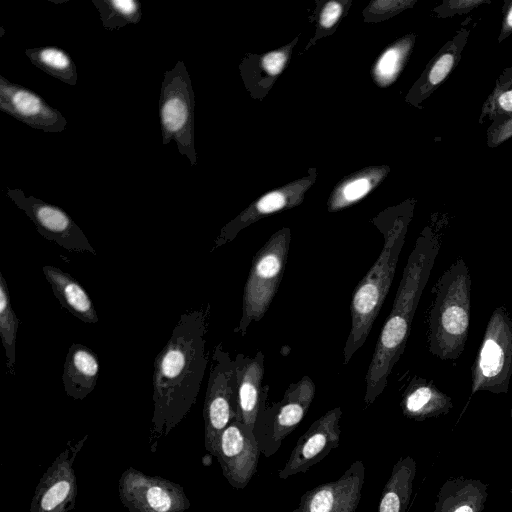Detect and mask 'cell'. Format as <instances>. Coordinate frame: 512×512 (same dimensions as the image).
Returning a JSON list of instances; mask_svg holds the SVG:
<instances>
[{
  "label": "cell",
  "instance_id": "obj_1",
  "mask_svg": "<svg viewBox=\"0 0 512 512\" xmlns=\"http://www.w3.org/2000/svg\"><path fill=\"white\" fill-rule=\"evenodd\" d=\"M210 304L182 313L171 336L154 360L152 452L187 416L196 403L208 364L206 350Z\"/></svg>",
  "mask_w": 512,
  "mask_h": 512
},
{
  "label": "cell",
  "instance_id": "obj_2",
  "mask_svg": "<svg viewBox=\"0 0 512 512\" xmlns=\"http://www.w3.org/2000/svg\"><path fill=\"white\" fill-rule=\"evenodd\" d=\"M440 251L439 237L429 228L419 235L405 265L394 301L378 337L365 375L364 404L374 403L404 353L412 321Z\"/></svg>",
  "mask_w": 512,
  "mask_h": 512
},
{
  "label": "cell",
  "instance_id": "obj_3",
  "mask_svg": "<svg viewBox=\"0 0 512 512\" xmlns=\"http://www.w3.org/2000/svg\"><path fill=\"white\" fill-rule=\"evenodd\" d=\"M471 276L462 257L440 276L429 314L428 344L432 355L456 360L463 353L471 315Z\"/></svg>",
  "mask_w": 512,
  "mask_h": 512
},
{
  "label": "cell",
  "instance_id": "obj_4",
  "mask_svg": "<svg viewBox=\"0 0 512 512\" xmlns=\"http://www.w3.org/2000/svg\"><path fill=\"white\" fill-rule=\"evenodd\" d=\"M407 225V218L401 217L382 231L384 244L381 252L353 291L351 328L343 350V364H348L365 343L382 308L395 275Z\"/></svg>",
  "mask_w": 512,
  "mask_h": 512
},
{
  "label": "cell",
  "instance_id": "obj_5",
  "mask_svg": "<svg viewBox=\"0 0 512 512\" xmlns=\"http://www.w3.org/2000/svg\"><path fill=\"white\" fill-rule=\"evenodd\" d=\"M290 231L283 228L257 251L244 285L242 313L236 334L244 336L249 326L268 311L282 280L290 247Z\"/></svg>",
  "mask_w": 512,
  "mask_h": 512
},
{
  "label": "cell",
  "instance_id": "obj_6",
  "mask_svg": "<svg viewBox=\"0 0 512 512\" xmlns=\"http://www.w3.org/2000/svg\"><path fill=\"white\" fill-rule=\"evenodd\" d=\"M159 117L162 143L174 141L178 152L196 164L194 147V92L185 63L177 61L164 73L160 88Z\"/></svg>",
  "mask_w": 512,
  "mask_h": 512
},
{
  "label": "cell",
  "instance_id": "obj_7",
  "mask_svg": "<svg viewBox=\"0 0 512 512\" xmlns=\"http://www.w3.org/2000/svg\"><path fill=\"white\" fill-rule=\"evenodd\" d=\"M269 386L263 387L260 409L253 428L260 452L265 457L274 455L283 440L295 430L308 411L316 393L309 376L291 383L281 400L267 405Z\"/></svg>",
  "mask_w": 512,
  "mask_h": 512
},
{
  "label": "cell",
  "instance_id": "obj_8",
  "mask_svg": "<svg viewBox=\"0 0 512 512\" xmlns=\"http://www.w3.org/2000/svg\"><path fill=\"white\" fill-rule=\"evenodd\" d=\"M512 377V320L505 307L493 310L472 367V394L505 393Z\"/></svg>",
  "mask_w": 512,
  "mask_h": 512
},
{
  "label": "cell",
  "instance_id": "obj_9",
  "mask_svg": "<svg viewBox=\"0 0 512 512\" xmlns=\"http://www.w3.org/2000/svg\"><path fill=\"white\" fill-rule=\"evenodd\" d=\"M236 362L220 342L215 345L204 399V444L214 456L223 430L236 417Z\"/></svg>",
  "mask_w": 512,
  "mask_h": 512
},
{
  "label": "cell",
  "instance_id": "obj_10",
  "mask_svg": "<svg viewBox=\"0 0 512 512\" xmlns=\"http://www.w3.org/2000/svg\"><path fill=\"white\" fill-rule=\"evenodd\" d=\"M118 493L129 512H184L191 505L178 483L144 474L133 467L122 473Z\"/></svg>",
  "mask_w": 512,
  "mask_h": 512
},
{
  "label": "cell",
  "instance_id": "obj_11",
  "mask_svg": "<svg viewBox=\"0 0 512 512\" xmlns=\"http://www.w3.org/2000/svg\"><path fill=\"white\" fill-rule=\"evenodd\" d=\"M7 195L24 211L45 239L71 252L96 255L81 228L63 209L33 195L27 196L18 188H8Z\"/></svg>",
  "mask_w": 512,
  "mask_h": 512
},
{
  "label": "cell",
  "instance_id": "obj_12",
  "mask_svg": "<svg viewBox=\"0 0 512 512\" xmlns=\"http://www.w3.org/2000/svg\"><path fill=\"white\" fill-rule=\"evenodd\" d=\"M88 435L66 448L40 478L30 505V512H69L76 503L77 479L74 462Z\"/></svg>",
  "mask_w": 512,
  "mask_h": 512
},
{
  "label": "cell",
  "instance_id": "obj_13",
  "mask_svg": "<svg viewBox=\"0 0 512 512\" xmlns=\"http://www.w3.org/2000/svg\"><path fill=\"white\" fill-rule=\"evenodd\" d=\"M260 454L253 430L233 419L221 433L214 456L228 483L242 490L255 475Z\"/></svg>",
  "mask_w": 512,
  "mask_h": 512
},
{
  "label": "cell",
  "instance_id": "obj_14",
  "mask_svg": "<svg viewBox=\"0 0 512 512\" xmlns=\"http://www.w3.org/2000/svg\"><path fill=\"white\" fill-rule=\"evenodd\" d=\"M342 414L340 407L332 408L310 425L299 437L283 468L278 471L280 479L307 472L339 446Z\"/></svg>",
  "mask_w": 512,
  "mask_h": 512
},
{
  "label": "cell",
  "instance_id": "obj_15",
  "mask_svg": "<svg viewBox=\"0 0 512 512\" xmlns=\"http://www.w3.org/2000/svg\"><path fill=\"white\" fill-rule=\"evenodd\" d=\"M365 474L364 463L361 460L353 462L337 480L306 491L293 512H355Z\"/></svg>",
  "mask_w": 512,
  "mask_h": 512
},
{
  "label": "cell",
  "instance_id": "obj_16",
  "mask_svg": "<svg viewBox=\"0 0 512 512\" xmlns=\"http://www.w3.org/2000/svg\"><path fill=\"white\" fill-rule=\"evenodd\" d=\"M0 109L31 128L44 132H62L66 118L40 95L0 76Z\"/></svg>",
  "mask_w": 512,
  "mask_h": 512
},
{
  "label": "cell",
  "instance_id": "obj_17",
  "mask_svg": "<svg viewBox=\"0 0 512 512\" xmlns=\"http://www.w3.org/2000/svg\"><path fill=\"white\" fill-rule=\"evenodd\" d=\"M235 419L253 430L260 409L264 375V355L258 351L254 356L237 354Z\"/></svg>",
  "mask_w": 512,
  "mask_h": 512
},
{
  "label": "cell",
  "instance_id": "obj_18",
  "mask_svg": "<svg viewBox=\"0 0 512 512\" xmlns=\"http://www.w3.org/2000/svg\"><path fill=\"white\" fill-rule=\"evenodd\" d=\"M99 378V360L89 347L73 343L68 349L62 382L64 391L74 400L85 399L96 387Z\"/></svg>",
  "mask_w": 512,
  "mask_h": 512
},
{
  "label": "cell",
  "instance_id": "obj_19",
  "mask_svg": "<svg viewBox=\"0 0 512 512\" xmlns=\"http://www.w3.org/2000/svg\"><path fill=\"white\" fill-rule=\"evenodd\" d=\"M42 270L54 296L64 309L83 323L99 322L89 294L72 275L52 265H45Z\"/></svg>",
  "mask_w": 512,
  "mask_h": 512
},
{
  "label": "cell",
  "instance_id": "obj_20",
  "mask_svg": "<svg viewBox=\"0 0 512 512\" xmlns=\"http://www.w3.org/2000/svg\"><path fill=\"white\" fill-rule=\"evenodd\" d=\"M471 29L462 25L454 37L447 41L428 64L417 88V98L422 100L443 84L457 67Z\"/></svg>",
  "mask_w": 512,
  "mask_h": 512
},
{
  "label": "cell",
  "instance_id": "obj_21",
  "mask_svg": "<svg viewBox=\"0 0 512 512\" xmlns=\"http://www.w3.org/2000/svg\"><path fill=\"white\" fill-rule=\"evenodd\" d=\"M448 401L449 397L433 381L414 376L404 391L401 406L407 417L421 418L441 409Z\"/></svg>",
  "mask_w": 512,
  "mask_h": 512
},
{
  "label": "cell",
  "instance_id": "obj_22",
  "mask_svg": "<svg viewBox=\"0 0 512 512\" xmlns=\"http://www.w3.org/2000/svg\"><path fill=\"white\" fill-rule=\"evenodd\" d=\"M25 55L34 66L45 73L68 85H76V65L64 50L55 46H43L26 49Z\"/></svg>",
  "mask_w": 512,
  "mask_h": 512
},
{
  "label": "cell",
  "instance_id": "obj_23",
  "mask_svg": "<svg viewBox=\"0 0 512 512\" xmlns=\"http://www.w3.org/2000/svg\"><path fill=\"white\" fill-rule=\"evenodd\" d=\"M19 320L14 312L8 285L2 272H0V337L5 350L8 374L15 375L16 366V338Z\"/></svg>",
  "mask_w": 512,
  "mask_h": 512
},
{
  "label": "cell",
  "instance_id": "obj_24",
  "mask_svg": "<svg viewBox=\"0 0 512 512\" xmlns=\"http://www.w3.org/2000/svg\"><path fill=\"white\" fill-rule=\"evenodd\" d=\"M411 469L406 461H399L393 467L385 484L377 512H403L409 498Z\"/></svg>",
  "mask_w": 512,
  "mask_h": 512
},
{
  "label": "cell",
  "instance_id": "obj_25",
  "mask_svg": "<svg viewBox=\"0 0 512 512\" xmlns=\"http://www.w3.org/2000/svg\"><path fill=\"white\" fill-rule=\"evenodd\" d=\"M103 27L118 30L128 24H137L142 18L141 4L135 0H93Z\"/></svg>",
  "mask_w": 512,
  "mask_h": 512
},
{
  "label": "cell",
  "instance_id": "obj_26",
  "mask_svg": "<svg viewBox=\"0 0 512 512\" xmlns=\"http://www.w3.org/2000/svg\"><path fill=\"white\" fill-rule=\"evenodd\" d=\"M504 114H512V85L503 87L495 85L481 107L478 122L483 124Z\"/></svg>",
  "mask_w": 512,
  "mask_h": 512
},
{
  "label": "cell",
  "instance_id": "obj_27",
  "mask_svg": "<svg viewBox=\"0 0 512 512\" xmlns=\"http://www.w3.org/2000/svg\"><path fill=\"white\" fill-rule=\"evenodd\" d=\"M403 49L393 47L384 52L375 67V75L382 84L391 81L397 74L403 58Z\"/></svg>",
  "mask_w": 512,
  "mask_h": 512
},
{
  "label": "cell",
  "instance_id": "obj_28",
  "mask_svg": "<svg viewBox=\"0 0 512 512\" xmlns=\"http://www.w3.org/2000/svg\"><path fill=\"white\" fill-rule=\"evenodd\" d=\"M510 138H512V114L495 117L487 129V146L496 148Z\"/></svg>",
  "mask_w": 512,
  "mask_h": 512
},
{
  "label": "cell",
  "instance_id": "obj_29",
  "mask_svg": "<svg viewBox=\"0 0 512 512\" xmlns=\"http://www.w3.org/2000/svg\"><path fill=\"white\" fill-rule=\"evenodd\" d=\"M491 3L490 0H444L433 12L439 18L462 16L475 8Z\"/></svg>",
  "mask_w": 512,
  "mask_h": 512
},
{
  "label": "cell",
  "instance_id": "obj_30",
  "mask_svg": "<svg viewBox=\"0 0 512 512\" xmlns=\"http://www.w3.org/2000/svg\"><path fill=\"white\" fill-rule=\"evenodd\" d=\"M286 204L287 199L281 192L274 191L264 195L255 204L254 214L244 222L242 228L246 225L248 220H251L252 218L258 217L260 215H266L279 211L284 208Z\"/></svg>",
  "mask_w": 512,
  "mask_h": 512
},
{
  "label": "cell",
  "instance_id": "obj_31",
  "mask_svg": "<svg viewBox=\"0 0 512 512\" xmlns=\"http://www.w3.org/2000/svg\"><path fill=\"white\" fill-rule=\"evenodd\" d=\"M370 189V183L365 178L350 182L342 191L344 203H350L363 197Z\"/></svg>",
  "mask_w": 512,
  "mask_h": 512
},
{
  "label": "cell",
  "instance_id": "obj_32",
  "mask_svg": "<svg viewBox=\"0 0 512 512\" xmlns=\"http://www.w3.org/2000/svg\"><path fill=\"white\" fill-rule=\"evenodd\" d=\"M286 56L282 52H270L262 59V66L267 73L276 75L281 72L284 67Z\"/></svg>",
  "mask_w": 512,
  "mask_h": 512
},
{
  "label": "cell",
  "instance_id": "obj_33",
  "mask_svg": "<svg viewBox=\"0 0 512 512\" xmlns=\"http://www.w3.org/2000/svg\"><path fill=\"white\" fill-rule=\"evenodd\" d=\"M341 11L342 7L338 2L326 3L320 14V24L325 28L333 26L341 15Z\"/></svg>",
  "mask_w": 512,
  "mask_h": 512
},
{
  "label": "cell",
  "instance_id": "obj_34",
  "mask_svg": "<svg viewBox=\"0 0 512 512\" xmlns=\"http://www.w3.org/2000/svg\"><path fill=\"white\" fill-rule=\"evenodd\" d=\"M512 34V0L506 1L502 7L501 28L497 38L498 43L503 42Z\"/></svg>",
  "mask_w": 512,
  "mask_h": 512
},
{
  "label": "cell",
  "instance_id": "obj_35",
  "mask_svg": "<svg viewBox=\"0 0 512 512\" xmlns=\"http://www.w3.org/2000/svg\"><path fill=\"white\" fill-rule=\"evenodd\" d=\"M497 86H511L512 85V65L505 68L496 81Z\"/></svg>",
  "mask_w": 512,
  "mask_h": 512
},
{
  "label": "cell",
  "instance_id": "obj_36",
  "mask_svg": "<svg viewBox=\"0 0 512 512\" xmlns=\"http://www.w3.org/2000/svg\"><path fill=\"white\" fill-rule=\"evenodd\" d=\"M454 512H473V510L471 507L464 505L456 509Z\"/></svg>",
  "mask_w": 512,
  "mask_h": 512
}]
</instances>
